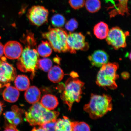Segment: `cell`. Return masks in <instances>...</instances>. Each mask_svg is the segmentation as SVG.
<instances>
[{
  "mask_svg": "<svg viewBox=\"0 0 131 131\" xmlns=\"http://www.w3.org/2000/svg\"><path fill=\"white\" fill-rule=\"evenodd\" d=\"M3 97L4 100L9 103L17 101L20 95L19 90L10 85L6 86L3 92Z\"/></svg>",
  "mask_w": 131,
  "mask_h": 131,
  "instance_id": "cell-16",
  "label": "cell"
},
{
  "mask_svg": "<svg viewBox=\"0 0 131 131\" xmlns=\"http://www.w3.org/2000/svg\"><path fill=\"white\" fill-rule=\"evenodd\" d=\"M84 83L78 78L70 77L66 82L64 90L61 95V99L71 111L74 103L80 102Z\"/></svg>",
  "mask_w": 131,
  "mask_h": 131,
  "instance_id": "cell-4",
  "label": "cell"
},
{
  "mask_svg": "<svg viewBox=\"0 0 131 131\" xmlns=\"http://www.w3.org/2000/svg\"><path fill=\"white\" fill-rule=\"evenodd\" d=\"M25 41L27 46L23 50L21 56L18 59L17 67L23 72H31V79L35 75L36 70L38 68L39 55L35 46L36 41L32 32L28 33Z\"/></svg>",
  "mask_w": 131,
  "mask_h": 131,
  "instance_id": "cell-1",
  "label": "cell"
},
{
  "mask_svg": "<svg viewBox=\"0 0 131 131\" xmlns=\"http://www.w3.org/2000/svg\"><path fill=\"white\" fill-rule=\"evenodd\" d=\"M3 111V104L0 102V116L2 113Z\"/></svg>",
  "mask_w": 131,
  "mask_h": 131,
  "instance_id": "cell-36",
  "label": "cell"
},
{
  "mask_svg": "<svg viewBox=\"0 0 131 131\" xmlns=\"http://www.w3.org/2000/svg\"><path fill=\"white\" fill-rule=\"evenodd\" d=\"M53 63L50 59L43 58L39 59L38 62V68L44 71L48 72L52 67Z\"/></svg>",
  "mask_w": 131,
  "mask_h": 131,
  "instance_id": "cell-25",
  "label": "cell"
},
{
  "mask_svg": "<svg viewBox=\"0 0 131 131\" xmlns=\"http://www.w3.org/2000/svg\"><path fill=\"white\" fill-rule=\"evenodd\" d=\"M68 2L72 8L77 10L81 9L84 6L85 0H69Z\"/></svg>",
  "mask_w": 131,
  "mask_h": 131,
  "instance_id": "cell-29",
  "label": "cell"
},
{
  "mask_svg": "<svg viewBox=\"0 0 131 131\" xmlns=\"http://www.w3.org/2000/svg\"><path fill=\"white\" fill-rule=\"evenodd\" d=\"M60 58H59V57H55V58L54 59V61L55 63L59 64L60 62Z\"/></svg>",
  "mask_w": 131,
  "mask_h": 131,
  "instance_id": "cell-35",
  "label": "cell"
},
{
  "mask_svg": "<svg viewBox=\"0 0 131 131\" xmlns=\"http://www.w3.org/2000/svg\"><path fill=\"white\" fill-rule=\"evenodd\" d=\"M40 104L46 109L49 110L55 109L58 106V99L53 95L47 94L42 96L40 101Z\"/></svg>",
  "mask_w": 131,
  "mask_h": 131,
  "instance_id": "cell-17",
  "label": "cell"
},
{
  "mask_svg": "<svg viewBox=\"0 0 131 131\" xmlns=\"http://www.w3.org/2000/svg\"><path fill=\"white\" fill-rule=\"evenodd\" d=\"M37 50L39 55L43 57L50 56L53 51L52 47L47 41H42L37 47Z\"/></svg>",
  "mask_w": 131,
  "mask_h": 131,
  "instance_id": "cell-22",
  "label": "cell"
},
{
  "mask_svg": "<svg viewBox=\"0 0 131 131\" xmlns=\"http://www.w3.org/2000/svg\"><path fill=\"white\" fill-rule=\"evenodd\" d=\"M127 35L119 27H113L110 29L106 41L115 50H118L126 47Z\"/></svg>",
  "mask_w": 131,
  "mask_h": 131,
  "instance_id": "cell-7",
  "label": "cell"
},
{
  "mask_svg": "<svg viewBox=\"0 0 131 131\" xmlns=\"http://www.w3.org/2000/svg\"><path fill=\"white\" fill-rule=\"evenodd\" d=\"M109 30L108 26L106 23L100 22L94 26L93 32L97 38L102 40L107 37Z\"/></svg>",
  "mask_w": 131,
  "mask_h": 131,
  "instance_id": "cell-18",
  "label": "cell"
},
{
  "mask_svg": "<svg viewBox=\"0 0 131 131\" xmlns=\"http://www.w3.org/2000/svg\"><path fill=\"white\" fill-rule=\"evenodd\" d=\"M85 5L87 10L92 13L98 12L101 7L100 0H86Z\"/></svg>",
  "mask_w": 131,
  "mask_h": 131,
  "instance_id": "cell-23",
  "label": "cell"
},
{
  "mask_svg": "<svg viewBox=\"0 0 131 131\" xmlns=\"http://www.w3.org/2000/svg\"><path fill=\"white\" fill-rule=\"evenodd\" d=\"M64 76V73L63 70L58 66L52 67L48 71V79L53 83L60 82L63 79Z\"/></svg>",
  "mask_w": 131,
  "mask_h": 131,
  "instance_id": "cell-19",
  "label": "cell"
},
{
  "mask_svg": "<svg viewBox=\"0 0 131 131\" xmlns=\"http://www.w3.org/2000/svg\"><path fill=\"white\" fill-rule=\"evenodd\" d=\"M118 3L114 9L109 13L110 17L111 18L115 17L117 15L122 16L130 15L128 8V2L129 0H117Z\"/></svg>",
  "mask_w": 131,
  "mask_h": 131,
  "instance_id": "cell-14",
  "label": "cell"
},
{
  "mask_svg": "<svg viewBox=\"0 0 131 131\" xmlns=\"http://www.w3.org/2000/svg\"><path fill=\"white\" fill-rule=\"evenodd\" d=\"M67 43L69 52L71 53H76L77 50L86 51L89 48L85 37L81 32H70L67 37Z\"/></svg>",
  "mask_w": 131,
  "mask_h": 131,
  "instance_id": "cell-8",
  "label": "cell"
},
{
  "mask_svg": "<svg viewBox=\"0 0 131 131\" xmlns=\"http://www.w3.org/2000/svg\"><path fill=\"white\" fill-rule=\"evenodd\" d=\"M88 59L93 66L101 68L108 63L109 56L104 50H98L89 56Z\"/></svg>",
  "mask_w": 131,
  "mask_h": 131,
  "instance_id": "cell-12",
  "label": "cell"
},
{
  "mask_svg": "<svg viewBox=\"0 0 131 131\" xmlns=\"http://www.w3.org/2000/svg\"><path fill=\"white\" fill-rule=\"evenodd\" d=\"M70 75L71 77L74 78H78V74L74 72H72L70 73Z\"/></svg>",
  "mask_w": 131,
  "mask_h": 131,
  "instance_id": "cell-34",
  "label": "cell"
},
{
  "mask_svg": "<svg viewBox=\"0 0 131 131\" xmlns=\"http://www.w3.org/2000/svg\"><path fill=\"white\" fill-rule=\"evenodd\" d=\"M122 78L124 80H127L130 78V74L127 72L124 71L121 73Z\"/></svg>",
  "mask_w": 131,
  "mask_h": 131,
  "instance_id": "cell-31",
  "label": "cell"
},
{
  "mask_svg": "<svg viewBox=\"0 0 131 131\" xmlns=\"http://www.w3.org/2000/svg\"><path fill=\"white\" fill-rule=\"evenodd\" d=\"M129 58L131 61V51L129 55Z\"/></svg>",
  "mask_w": 131,
  "mask_h": 131,
  "instance_id": "cell-37",
  "label": "cell"
},
{
  "mask_svg": "<svg viewBox=\"0 0 131 131\" xmlns=\"http://www.w3.org/2000/svg\"><path fill=\"white\" fill-rule=\"evenodd\" d=\"M24 113L22 109L14 105L11 108V111H6L4 115L8 123L16 126L22 122V114Z\"/></svg>",
  "mask_w": 131,
  "mask_h": 131,
  "instance_id": "cell-13",
  "label": "cell"
},
{
  "mask_svg": "<svg viewBox=\"0 0 131 131\" xmlns=\"http://www.w3.org/2000/svg\"><path fill=\"white\" fill-rule=\"evenodd\" d=\"M59 114V111L48 110L38 102L34 104L25 112L26 120L31 126H40L46 122L56 119Z\"/></svg>",
  "mask_w": 131,
  "mask_h": 131,
  "instance_id": "cell-3",
  "label": "cell"
},
{
  "mask_svg": "<svg viewBox=\"0 0 131 131\" xmlns=\"http://www.w3.org/2000/svg\"><path fill=\"white\" fill-rule=\"evenodd\" d=\"M78 21L74 18H72L66 24V29L70 32L74 31L78 28Z\"/></svg>",
  "mask_w": 131,
  "mask_h": 131,
  "instance_id": "cell-27",
  "label": "cell"
},
{
  "mask_svg": "<svg viewBox=\"0 0 131 131\" xmlns=\"http://www.w3.org/2000/svg\"><path fill=\"white\" fill-rule=\"evenodd\" d=\"M49 15L48 10L43 6H34L29 9L27 17L31 24L39 27L47 22Z\"/></svg>",
  "mask_w": 131,
  "mask_h": 131,
  "instance_id": "cell-9",
  "label": "cell"
},
{
  "mask_svg": "<svg viewBox=\"0 0 131 131\" xmlns=\"http://www.w3.org/2000/svg\"><path fill=\"white\" fill-rule=\"evenodd\" d=\"M16 88L20 91L27 90L30 86V81L27 76L23 75L16 76L14 80Z\"/></svg>",
  "mask_w": 131,
  "mask_h": 131,
  "instance_id": "cell-21",
  "label": "cell"
},
{
  "mask_svg": "<svg viewBox=\"0 0 131 131\" xmlns=\"http://www.w3.org/2000/svg\"><path fill=\"white\" fill-rule=\"evenodd\" d=\"M4 54V46L0 42V59L2 58Z\"/></svg>",
  "mask_w": 131,
  "mask_h": 131,
  "instance_id": "cell-32",
  "label": "cell"
},
{
  "mask_svg": "<svg viewBox=\"0 0 131 131\" xmlns=\"http://www.w3.org/2000/svg\"><path fill=\"white\" fill-rule=\"evenodd\" d=\"M119 67L118 64L115 62L103 65L98 72L96 84L105 89H116L118 87L116 81L119 77L117 73Z\"/></svg>",
  "mask_w": 131,
  "mask_h": 131,
  "instance_id": "cell-5",
  "label": "cell"
},
{
  "mask_svg": "<svg viewBox=\"0 0 131 131\" xmlns=\"http://www.w3.org/2000/svg\"><path fill=\"white\" fill-rule=\"evenodd\" d=\"M22 45L16 41H9L4 46V54L11 60H15L20 57L23 51Z\"/></svg>",
  "mask_w": 131,
  "mask_h": 131,
  "instance_id": "cell-11",
  "label": "cell"
},
{
  "mask_svg": "<svg viewBox=\"0 0 131 131\" xmlns=\"http://www.w3.org/2000/svg\"><path fill=\"white\" fill-rule=\"evenodd\" d=\"M112 98L109 95L92 94L89 103L84 105L83 110L91 119L101 118L112 110Z\"/></svg>",
  "mask_w": 131,
  "mask_h": 131,
  "instance_id": "cell-2",
  "label": "cell"
},
{
  "mask_svg": "<svg viewBox=\"0 0 131 131\" xmlns=\"http://www.w3.org/2000/svg\"><path fill=\"white\" fill-rule=\"evenodd\" d=\"M31 131H47L42 128L40 127H39V128H36L35 127L33 129H32Z\"/></svg>",
  "mask_w": 131,
  "mask_h": 131,
  "instance_id": "cell-33",
  "label": "cell"
},
{
  "mask_svg": "<svg viewBox=\"0 0 131 131\" xmlns=\"http://www.w3.org/2000/svg\"><path fill=\"white\" fill-rule=\"evenodd\" d=\"M56 122V119H53L44 123L40 126V127L47 131H55V126Z\"/></svg>",
  "mask_w": 131,
  "mask_h": 131,
  "instance_id": "cell-28",
  "label": "cell"
},
{
  "mask_svg": "<svg viewBox=\"0 0 131 131\" xmlns=\"http://www.w3.org/2000/svg\"><path fill=\"white\" fill-rule=\"evenodd\" d=\"M5 130L4 131H19L16 128V126L9 123L6 122Z\"/></svg>",
  "mask_w": 131,
  "mask_h": 131,
  "instance_id": "cell-30",
  "label": "cell"
},
{
  "mask_svg": "<svg viewBox=\"0 0 131 131\" xmlns=\"http://www.w3.org/2000/svg\"><path fill=\"white\" fill-rule=\"evenodd\" d=\"M72 123L73 131H91L89 126L86 122L75 121Z\"/></svg>",
  "mask_w": 131,
  "mask_h": 131,
  "instance_id": "cell-26",
  "label": "cell"
},
{
  "mask_svg": "<svg viewBox=\"0 0 131 131\" xmlns=\"http://www.w3.org/2000/svg\"><path fill=\"white\" fill-rule=\"evenodd\" d=\"M52 26L56 28H61L64 25L66 19L62 14H57L54 15L51 19Z\"/></svg>",
  "mask_w": 131,
  "mask_h": 131,
  "instance_id": "cell-24",
  "label": "cell"
},
{
  "mask_svg": "<svg viewBox=\"0 0 131 131\" xmlns=\"http://www.w3.org/2000/svg\"><path fill=\"white\" fill-rule=\"evenodd\" d=\"M17 76L16 69L6 61L0 60V88L10 85V83L14 81Z\"/></svg>",
  "mask_w": 131,
  "mask_h": 131,
  "instance_id": "cell-10",
  "label": "cell"
},
{
  "mask_svg": "<svg viewBox=\"0 0 131 131\" xmlns=\"http://www.w3.org/2000/svg\"><path fill=\"white\" fill-rule=\"evenodd\" d=\"M41 95L40 90L36 86L29 87L26 90L24 94V97L27 102L34 104L38 102Z\"/></svg>",
  "mask_w": 131,
  "mask_h": 131,
  "instance_id": "cell-15",
  "label": "cell"
},
{
  "mask_svg": "<svg viewBox=\"0 0 131 131\" xmlns=\"http://www.w3.org/2000/svg\"><path fill=\"white\" fill-rule=\"evenodd\" d=\"M55 131H73L72 122L68 117L63 116V118L57 121Z\"/></svg>",
  "mask_w": 131,
  "mask_h": 131,
  "instance_id": "cell-20",
  "label": "cell"
},
{
  "mask_svg": "<svg viewBox=\"0 0 131 131\" xmlns=\"http://www.w3.org/2000/svg\"><path fill=\"white\" fill-rule=\"evenodd\" d=\"M68 34L61 28L49 27L48 31L42 33V37L47 39L55 51L59 53L69 52L67 43Z\"/></svg>",
  "mask_w": 131,
  "mask_h": 131,
  "instance_id": "cell-6",
  "label": "cell"
}]
</instances>
